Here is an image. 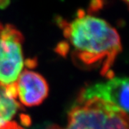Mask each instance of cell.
I'll list each match as a JSON object with an SVG mask.
<instances>
[{
    "label": "cell",
    "mask_w": 129,
    "mask_h": 129,
    "mask_svg": "<svg viewBox=\"0 0 129 129\" xmlns=\"http://www.w3.org/2000/svg\"><path fill=\"white\" fill-rule=\"evenodd\" d=\"M70 129H129V115L97 98L78 101L68 113Z\"/></svg>",
    "instance_id": "2"
},
{
    "label": "cell",
    "mask_w": 129,
    "mask_h": 129,
    "mask_svg": "<svg viewBox=\"0 0 129 129\" xmlns=\"http://www.w3.org/2000/svg\"><path fill=\"white\" fill-rule=\"evenodd\" d=\"M24 37L14 25L0 22V84L16 83L24 67Z\"/></svg>",
    "instance_id": "3"
},
{
    "label": "cell",
    "mask_w": 129,
    "mask_h": 129,
    "mask_svg": "<svg viewBox=\"0 0 129 129\" xmlns=\"http://www.w3.org/2000/svg\"><path fill=\"white\" fill-rule=\"evenodd\" d=\"M0 129H24L22 127L19 126L17 123L15 122H11L9 121L6 124L4 125L2 127H1Z\"/></svg>",
    "instance_id": "7"
},
{
    "label": "cell",
    "mask_w": 129,
    "mask_h": 129,
    "mask_svg": "<svg viewBox=\"0 0 129 129\" xmlns=\"http://www.w3.org/2000/svg\"><path fill=\"white\" fill-rule=\"evenodd\" d=\"M92 98L108 102L129 115V78L113 76L106 82L89 85L82 90L78 100Z\"/></svg>",
    "instance_id": "4"
},
{
    "label": "cell",
    "mask_w": 129,
    "mask_h": 129,
    "mask_svg": "<svg viewBox=\"0 0 129 129\" xmlns=\"http://www.w3.org/2000/svg\"><path fill=\"white\" fill-rule=\"evenodd\" d=\"M17 98L16 83L9 85L0 84V128L9 122L19 108Z\"/></svg>",
    "instance_id": "6"
},
{
    "label": "cell",
    "mask_w": 129,
    "mask_h": 129,
    "mask_svg": "<svg viewBox=\"0 0 129 129\" xmlns=\"http://www.w3.org/2000/svg\"><path fill=\"white\" fill-rule=\"evenodd\" d=\"M123 1H124L127 4V5L129 7V0H123Z\"/></svg>",
    "instance_id": "9"
},
{
    "label": "cell",
    "mask_w": 129,
    "mask_h": 129,
    "mask_svg": "<svg viewBox=\"0 0 129 129\" xmlns=\"http://www.w3.org/2000/svg\"><path fill=\"white\" fill-rule=\"evenodd\" d=\"M66 42L57 47L62 55L70 51L75 61L88 68H98L102 75L113 77L111 68L122 50L118 32L103 19L83 10L77 12L75 17L67 20L57 18Z\"/></svg>",
    "instance_id": "1"
},
{
    "label": "cell",
    "mask_w": 129,
    "mask_h": 129,
    "mask_svg": "<svg viewBox=\"0 0 129 129\" xmlns=\"http://www.w3.org/2000/svg\"><path fill=\"white\" fill-rule=\"evenodd\" d=\"M47 129H70L69 127H65V128H62L60 126H58V125H51L50 127H48Z\"/></svg>",
    "instance_id": "8"
},
{
    "label": "cell",
    "mask_w": 129,
    "mask_h": 129,
    "mask_svg": "<svg viewBox=\"0 0 129 129\" xmlns=\"http://www.w3.org/2000/svg\"><path fill=\"white\" fill-rule=\"evenodd\" d=\"M17 97L26 106L41 104L48 95L49 87L41 75L31 70L22 72L16 81Z\"/></svg>",
    "instance_id": "5"
}]
</instances>
